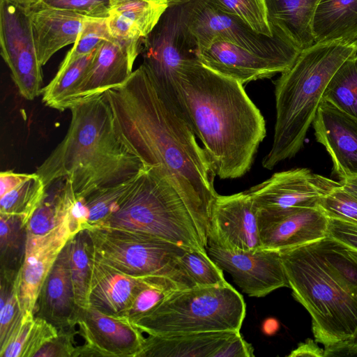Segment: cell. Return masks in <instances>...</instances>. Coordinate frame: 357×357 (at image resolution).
I'll list each match as a JSON object with an SVG mask.
<instances>
[{
  "instance_id": "obj_18",
  "label": "cell",
  "mask_w": 357,
  "mask_h": 357,
  "mask_svg": "<svg viewBox=\"0 0 357 357\" xmlns=\"http://www.w3.org/2000/svg\"><path fill=\"white\" fill-rule=\"evenodd\" d=\"M201 63L241 84L270 78L290 68L294 63L260 55L230 42L215 38L198 49Z\"/></svg>"
},
{
  "instance_id": "obj_46",
  "label": "cell",
  "mask_w": 357,
  "mask_h": 357,
  "mask_svg": "<svg viewBox=\"0 0 357 357\" xmlns=\"http://www.w3.org/2000/svg\"><path fill=\"white\" fill-rule=\"evenodd\" d=\"M254 349L240 333L227 341L218 351L217 357H253Z\"/></svg>"
},
{
  "instance_id": "obj_25",
  "label": "cell",
  "mask_w": 357,
  "mask_h": 357,
  "mask_svg": "<svg viewBox=\"0 0 357 357\" xmlns=\"http://www.w3.org/2000/svg\"><path fill=\"white\" fill-rule=\"evenodd\" d=\"M273 35L291 42L300 50L314 43L312 21L321 0H264Z\"/></svg>"
},
{
  "instance_id": "obj_2",
  "label": "cell",
  "mask_w": 357,
  "mask_h": 357,
  "mask_svg": "<svg viewBox=\"0 0 357 357\" xmlns=\"http://www.w3.org/2000/svg\"><path fill=\"white\" fill-rule=\"evenodd\" d=\"M178 90L185 118L202 143L216 176H244L266 128L243 84L197 61L181 71Z\"/></svg>"
},
{
  "instance_id": "obj_47",
  "label": "cell",
  "mask_w": 357,
  "mask_h": 357,
  "mask_svg": "<svg viewBox=\"0 0 357 357\" xmlns=\"http://www.w3.org/2000/svg\"><path fill=\"white\" fill-rule=\"evenodd\" d=\"M29 174L15 173L12 170L0 173V197L13 189L24 181Z\"/></svg>"
},
{
  "instance_id": "obj_12",
  "label": "cell",
  "mask_w": 357,
  "mask_h": 357,
  "mask_svg": "<svg viewBox=\"0 0 357 357\" xmlns=\"http://www.w3.org/2000/svg\"><path fill=\"white\" fill-rule=\"evenodd\" d=\"M340 185L309 169L296 168L275 172L246 191L257 210L281 211L318 207L321 198Z\"/></svg>"
},
{
  "instance_id": "obj_17",
  "label": "cell",
  "mask_w": 357,
  "mask_h": 357,
  "mask_svg": "<svg viewBox=\"0 0 357 357\" xmlns=\"http://www.w3.org/2000/svg\"><path fill=\"white\" fill-rule=\"evenodd\" d=\"M312 125L340 181L357 175V118L323 100Z\"/></svg>"
},
{
  "instance_id": "obj_43",
  "label": "cell",
  "mask_w": 357,
  "mask_h": 357,
  "mask_svg": "<svg viewBox=\"0 0 357 357\" xmlns=\"http://www.w3.org/2000/svg\"><path fill=\"white\" fill-rule=\"evenodd\" d=\"M59 333L58 329L46 320L35 317L24 344L22 357H33L36 353Z\"/></svg>"
},
{
  "instance_id": "obj_49",
  "label": "cell",
  "mask_w": 357,
  "mask_h": 357,
  "mask_svg": "<svg viewBox=\"0 0 357 357\" xmlns=\"http://www.w3.org/2000/svg\"><path fill=\"white\" fill-rule=\"evenodd\" d=\"M340 183L346 191L357 197V175L340 181Z\"/></svg>"
},
{
  "instance_id": "obj_11",
  "label": "cell",
  "mask_w": 357,
  "mask_h": 357,
  "mask_svg": "<svg viewBox=\"0 0 357 357\" xmlns=\"http://www.w3.org/2000/svg\"><path fill=\"white\" fill-rule=\"evenodd\" d=\"M1 56L21 96L32 100L42 94L43 71L28 10L8 0L0 1Z\"/></svg>"
},
{
  "instance_id": "obj_38",
  "label": "cell",
  "mask_w": 357,
  "mask_h": 357,
  "mask_svg": "<svg viewBox=\"0 0 357 357\" xmlns=\"http://www.w3.org/2000/svg\"><path fill=\"white\" fill-rule=\"evenodd\" d=\"M111 37L107 18L87 17L77 41L67 53L61 65H66L93 52L103 40Z\"/></svg>"
},
{
  "instance_id": "obj_21",
  "label": "cell",
  "mask_w": 357,
  "mask_h": 357,
  "mask_svg": "<svg viewBox=\"0 0 357 357\" xmlns=\"http://www.w3.org/2000/svg\"><path fill=\"white\" fill-rule=\"evenodd\" d=\"M28 12L42 66L59 50L77 41L87 17L74 11L54 8H34Z\"/></svg>"
},
{
  "instance_id": "obj_8",
  "label": "cell",
  "mask_w": 357,
  "mask_h": 357,
  "mask_svg": "<svg viewBox=\"0 0 357 357\" xmlns=\"http://www.w3.org/2000/svg\"><path fill=\"white\" fill-rule=\"evenodd\" d=\"M87 231L95 257L114 268L133 277L165 278L180 289L195 287L179 261L188 249L122 229L100 227Z\"/></svg>"
},
{
  "instance_id": "obj_7",
  "label": "cell",
  "mask_w": 357,
  "mask_h": 357,
  "mask_svg": "<svg viewBox=\"0 0 357 357\" xmlns=\"http://www.w3.org/2000/svg\"><path fill=\"white\" fill-rule=\"evenodd\" d=\"M246 306L231 284L172 291L132 321L148 335L167 336L213 331H240Z\"/></svg>"
},
{
  "instance_id": "obj_32",
  "label": "cell",
  "mask_w": 357,
  "mask_h": 357,
  "mask_svg": "<svg viewBox=\"0 0 357 357\" xmlns=\"http://www.w3.org/2000/svg\"><path fill=\"white\" fill-rule=\"evenodd\" d=\"M323 100L357 118V54L347 59L333 75Z\"/></svg>"
},
{
  "instance_id": "obj_41",
  "label": "cell",
  "mask_w": 357,
  "mask_h": 357,
  "mask_svg": "<svg viewBox=\"0 0 357 357\" xmlns=\"http://www.w3.org/2000/svg\"><path fill=\"white\" fill-rule=\"evenodd\" d=\"M34 8L68 10L93 18H107L110 12L109 0H42Z\"/></svg>"
},
{
  "instance_id": "obj_35",
  "label": "cell",
  "mask_w": 357,
  "mask_h": 357,
  "mask_svg": "<svg viewBox=\"0 0 357 357\" xmlns=\"http://www.w3.org/2000/svg\"><path fill=\"white\" fill-rule=\"evenodd\" d=\"M137 175L120 183L100 188L84 198L88 212L87 229L99 227L114 212Z\"/></svg>"
},
{
  "instance_id": "obj_4",
  "label": "cell",
  "mask_w": 357,
  "mask_h": 357,
  "mask_svg": "<svg viewBox=\"0 0 357 357\" xmlns=\"http://www.w3.org/2000/svg\"><path fill=\"white\" fill-rule=\"evenodd\" d=\"M356 54L357 40L314 43L281 73L275 84L273 143L262 160L264 168L274 169L303 148L329 81L340 66Z\"/></svg>"
},
{
  "instance_id": "obj_1",
  "label": "cell",
  "mask_w": 357,
  "mask_h": 357,
  "mask_svg": "<svg viewBox=\"0 0 357 357\" xmlns=\"http://www.w3.org/2000/svg\"><path fill=\"white\" fill-rule=\"evenodd\" d=\"M104 95L121 143L144 167L160 168L186 203L210 220L218 195L212 163L190 123L163 97L142 66Z\"/></svg>"
},
{
  "instance_id": "obj_19",
  "label": "cell",
  "mask_w": 357,
  "mask_h": 357,
  "mask_svg": "<svg viewBox=\"0 0 357 357\" xmlns=\"http://www.w3.org/2000/svg\"><path fill=\"white\" fill-rule=\"evenodd\" d=\"M79 308L75 302L65 245L43 283L33 314L60 331L76 324Z\"/></svg>"
},
{
  "instance_id": "obj_37",
  "label": "cell",
  "mask_w": 357,
  "mask_h": 357,
  "mask_svg": "<svg viewBox=\"0 0 357 357\" xmlns=\"http://www.w3.org/2000/svg\"><path fill=\"white\" fill-rule=\"evenodd\" d=\"M220 10L236 16L254 31L273 36L264 0H210Z\"/></svg>"
},
{
  "instance_id": "obj_27",
  "label": "cell",
  "mask_w": 357,
  "mask_h": 357,
  "mask_svg": "<svg viewBox=\"0 0 357 357\" xmlns=\"http://www.w3.org/2000/svg\"><path fill=\"white\" fill-rule=\"evenodd\" d=\"M314 43L357 40V0H321L312 21Z\"/></svg>"
},
{
  "instance_id": "obj_31",
  "label": "cell",
  "mask_w": 357,
  "mask_h": 357,
  "mask_svg": "<svg viewBox=\"0 0 357 357\" xmlns=\"http://www.w3.org/2000/svg\"><path fill=\"white\" fill-rule=\"evenodd\" d=\"M46 191L47 188L40 176L36 173L29 174L21 183L0 197V213L17 215L26 225Z\"/></svg>"
},
{
  "instance_id": "obj_13",
  "label": "cell",
  "mask_w": 357,
  "mask_h": 357,
  "mask_svg": "<svg viewBox=\"0 0 357 357\" xmlns=\"http://www.w3.org/2000/svg\"><path fill=\"white\" fill-rule=\"evenodd\" d=\"M76 325L84 344L75 357H139L143 350L146 337L127 317L88 307L79 308Z\"/></svg>"
},
{
  "instance_id": "obj_6",
  "label": "cell",
  "mask_w": 357,
  "mask_h": 357,
  "mask_svg": "<svg viewBox=\"0 0 357 357\" xmlns=\"http://www.w3.org/2000/svg\"><path fill=\"white\" fill-rule=\"evenodd\" d=\"M209 222L186 203L160 168L144 167L114 212L96 227L139 232L207 252Z\"/></svg>"
},
{
  "instance_id": "obj_26",
  "label": "cell",
  "mask_w": 357,
  "mask_h": 357,
  "mask_svg": "<svg viewBox=\"0 0 357 357\" xmlns=\"http://www.w3.org/2000/svg\"><path fill=\"white\" fill-rule=\"evenodd\" d=\"M240 331H213L145 337L139 357H217L224 344Z\"/></svg>"
},
{
  "instance_id": "obj_36",
  "label": "cell",
  "mask_w": 357,
  "mask_h": 357,
  "mask_svg": "<svg viewBox=\"0 0 357 357\" xmlns=\"http://www.w3.org/2000/svg\"><path fill=\"white\" fill-rule=\"evenodd\" d=\"M180 264L195 287H212L229 284L221 269L207 252L188 250L181 257Z\"/></svg>"
},
{
  "instance_id": "obj_39",
  "label": "cell",
  "mask_w": 357,
  "mask_h": 357,
  "mask_svg": "<svg viewBox=\"0 0 357 357\" xmlns=\"http://www.w3.org/2000/svg\"><path fill=\"white\" fill-rule=\"evenodd\" d=\"M319 206L329 218L357 224V197L346 191L342 185L323 197Z\"/></svg>"
},
{
  "instance_id": "obj_3",
  "label": "cell",
  "mask_w": 357,
  "mask_h": 357,
  "mask_svg": "<svg viewBox=\"0 0 357 357\" xmlns=\"http://www.w3.org/2000/svg\"><path fill=\"white\" fill-rule=\"evenodd\" d=\"M63 139L37 168L46 188L66 179L77 198L126 181L143 163L121 143L104 93L73 105Z\"/></svg>"
},
{
  "instance_id": "obj_51",
  "label": "cell",
  "mask_w": 357,
  "mask_h": 357,
  "mask_svg": "<svg viewBox=\"0 0 357 357\" xmlns=\"http://www.w3.org/2000/svg\"><path fill=\"white\" fill-rule=\"evenodd\" d=\"M18 6L29 10L38 4L42 0H8Z\"/></svg>"
},
{
  "instance_id": "obj_9",
  "label": "cell",
  "mask_w": 357,
  "mask_h": 357,
  "mask_svg": "<svg viewBox=\"0 0 357 357\" xmlns=\"http://www.w3.org/2000/svg\"><path fill=\"white\" fill-rule=\"evenodd\" d=\"M140 52L142 66L152 82L184 116L178 90L180 75L187 65L199 59L197 43L185 23L183 6L167 8L142 39Z\"/></svg>"
},
{
  "instance_id": "obj_45",
  "label": "cell",
  "mask_w": 357,
  "mask_h": 357,
  "mask_svg": "<svg viewBox=\"0 0 357 357\" xmlns=\"http://www.w3.org/2000/svg\"><path fill=\"white\" fill-rule=\"evenodd\" d=\"M327 236L357 250V224L328 218Z\"/></svg>"
},
{
  "instance_id": "obj_42",
  "label": "cell",
  "mask_w": 357,
  "mask_h": 357,
  "mask_svg": "<svg viewBox=\"0 0 357 357\" xmlns=\"http://www.w3.org/2000/svg\"><path fill=\"white\" fill-rule=\"evenodd\" d=\"M24 316L13 287L6 303L0 308V349L20 326Z\"/></svg>"
},
{
  "instance_id": "obj_10",
  "label": "cell",
  "mask_w": 357,
  "mask_h": 357,
  "mask_svg": "<svg viewBox=\"0 0 357 357\" xmlns=\"http://www.w3.org/2000/svg\"><path fill=\"white\" fill-rule=\"evenodd\" d=\"M183 9L185 23L198 49L218 38L260 55L292 63L301 52L291 42L277 35L267 36L254 31L239 17L218 9L210 0H192Z\"/></svg>"
},
{
  "instance_id": "obj_34",
  "label": "cell",
  "mask_w": 357,
  "mask_h": 357,
  "mask_svg": "<svg viewBox=\"0 0 357 357\" xmlns=\"http://www.w3.org/2000/svg\"><path fill=\"white\" fill-rule=\"evenodd\" d=\"M316 243L333 272L357 296V250L328 236Z\"/></svg>"
},
{
  "instance_id": "obj_23",
  "label": "cell",
  "mask_w": 357,
  "mask_h": 357,
  "mask_svg": "<svg viewBox=\"0 0 357 357\" xmlns=\"http://www.w3.org/2000/svg\"><path fill=\"white\" fill-rule=\"evenodd\" d=\"M70 183L63 179L46 194L26 224L27 241L50 243L68 241L72 236L68 227V213L75 199Z\"/></svg>"
},
{
  "instance_id": "obj_15",
  "label": "cell",
  "mask_w": 357,
  "mask_h": 357,
  "mask_svg": "<svg viewBox=\"0 0 357 357\" xmlns=\"http://www.w3.org/2000/svg\"><path fill=\"white\" fill-rule=\"evenodd\" d=\"M208 245L229 250L261 248L257 208L246 190L217 195L211 208Z\"/></svg>"
},
{
  "instance_id": "obj_52",
  "label": "cell",
  "mask_w": 357,
  "mask_h": 357,
  "mask_svg": "<svg viewBox=\"0 0 357 357\" xmlns=\"http://www.w3.org/2000/svg\"><path fill=\"white\" fill-rule=\"evenodd\" d=\"M192 0H167L168 7L184 6Z\"/></svg>"
},
{
  "instance_id": "obj_30",
  "label": "cell",
  "mask_w": 357,
  "mask_h": 357,
  "mask_svg": "<svg viewBox=\"0 0 357 357\" xmlns=\"http://www.w3.org/2000/svg\"><path fill=\"white\" fill-rule=\"evenodd\" d=\"M68 263L77 305L88 307L87 294L93 248L87 230H82L66 244Z\"/></svg>"
},
{
  "instance_id": "obj_22",
  "label": "cell",
  "mask_w": 357,
  "mask_h": 357,
  "mask_svg": "<svg viewBox=\"0 0 357 357\" xmlns=\"http://www.w3.org/2000/svg\"><path fill=\"white\" fill-rule=\"evenodd\" d=\"M132 67L126 50L116 39L103 40L78 86L73 105L123 84L132 73Z\"/></svg>"
},
{
  "instance_id": "obj_14",
  "label": "cell",
  "mask_w": 357,
  "mask_h": 357,
  "mask_svg": "<svg viewBox=\"0 0 357 357\" xmlns=\"http://www.w3.org/2000/svg\"><path fill=\"white\" fill-rule=\"evenodd\" d=\"M209 257L231 276L234 282L246 294L265 296L289 283L277 250H229L208 245Z\"/></svg>"
},
{
  "instance_id": "obj_28",
  "label": "cell",
  "mask_w": 357,
  "mask_h": 357,
  "mask_svg": "<svg viewBox=\"0 0 357 357\" xmlns=\"http://www.w3.org/2000/svg\"><path fill=\"white\" fill-rule=\"evenodd\" d=\"M96 50L66 65H60L54 78L43 88L42 101L46 106L59 111L70 109L74 104L78 86L91 66Z\"/></svg>"
},
{
  "instance_id": "obj_44",
  "label": "cell",
  "mask_w": 357,
  "mask_h": 357,
  "mask_svg": "<svg viewBox=\"0 0 357 357\" xmlns=\"http://www.w3.org/2000/svg\"><path fill=\"white\" fill-rule=\"evenodd\" d=\"M75 325L59 331L56 337L43 345L33 357H75Z\"/></svg>"
},
{
  "instance_id": "obj_5",
  "label": "cell",
  "mask_w": 357,
  "mask_h": 357,
  "mask_svg": "<svg viewBox=\"0 0 357 357\" xmlns=\"http://www.w3.org/2000/svg\"><path fill=\"white\" fill-rule=\"evenodd\" d=\"M293 296L309 312L325 356L340 354L357 329V296L333 272L316 241L280 251Z\"/></svg>"
},
{
  "instance_id": "obj_48",
  "label": "cell",
  "mask_w": 357,
  "mask_h": 357,
  "mask_svg": "<svg viewBox=\"0 0 357 357\" xmlns=\"http://www.w3.org/2000/svg\"><path fill=\"white\" fill-rule=\"evenodd\" d=\"M317 343L316 341L308 339L305 342L299 344L288 356H325L324 349H321Z\"/></svg>"
},
{
  "instance_id": "obj_40",
  "label": "cell",
  "mask_w": 357,
  "mask_h": 357,
  "mask_svg": "<svg viewBox=\"0 0 357 357\" xmlns=\"http://www.w3.org/2000/svg\"><path fill=\"white\" fill-rule=\"evenodd\" d=\"M107 24L112 37L126 50L130 61L134 64L141 52L144 38L139 31L131 22L114 12H109Z\"/></svg>"
},
{
  "instance_id": "obj_33",
  "label": "cell",
  "mask_w": 357,
  "mask_h": 357,
  "mask_svg": "<svg viewBox=\"0 0 357 357\" xmlns=\"http://www.w3.org/2000/svg\"><path fill=\"white\" fill-rule=\"evenodd\" d=\"M110 12L134 24L145 38L168 8L167 0H109Z\"/></svg>"
},
{
  "instance_id": "obj_50",
  "label": "cell",
  "mask_w": 357,
  "mask_h": 357,
  "mask_svg": "<svg viewBox=\"0 0 357 357\" xmlns=\"http://www.w3.org/2000/svg\"><path fill=\"white\" fill-rule=\"evenodd\" d=\"M341 352H344V354L357 355V329L353 337L346 343Z\"/></svg>"
},
{
  "instance_id": "obj_29",
  "label": "cell",
  "mask_w": 357,
  "mask_h": 357,
  "mask_svg": "<svg viewBox=\"0 0 357 357\" xmlns=\"http://www.w3.org/2000/svg\"><path fill=\"white\" fill-rule=\"evenodd\" d=\"M26 239L21 218L0 213L1 278L14 282L24 259Z\"/></svg>"
},
{
  "instance_id": "obj_20",
  "label": "cell",
  "mask_w": 357,
  "mask_h": 357,
  "mask_svg": "<svg viewBox=\"0 0 357 357\" xmlns=\"http://www.w3.org/2000/svg\"><path fill=\"white\" fill-rule=\"evenodd\" d=\"M143 278L126 275L96 258L93 253L87 294L88 307L105 314L126 317Z\"/></svg>"
},
{
  "instance_id": "obj_16",
  "label": "cell",
  "mask_w": 357,
  "mask_h": 357,
  "mask_svg": "<svg viewBox=\"0 0 357 357\" xmlns=\"http://www.w3.org/2000/svg\"><path fill=\"white\" fill-rule=\"evenodd\" d=\"M257 216L261 249L281 251L328 235V218L320 206L281 211L257 210Z\"/></svg>"
},
{
  "instance_id": "obj_24",
  "label": "cell",
  "mask_w": 357,
  "mask_h": 357,
  "mask_svg": "<svg viewBox=\"0 0 357 357\" xmlns=\"http://www.w3.org/2000/svg\"><path fill=\"white\" fill-rule=\"evenodd\" d=\"M67 242L26 241L24 259L13 282L14 291L24 315L33 314L43 283Z\"/></svg>"
}]
</instances>
